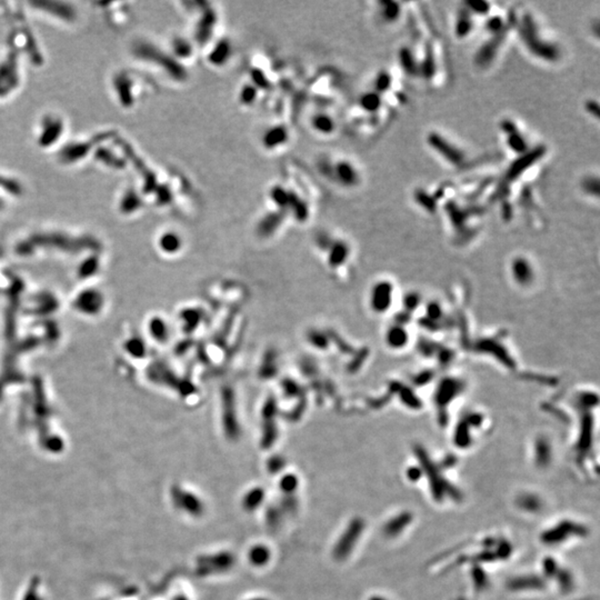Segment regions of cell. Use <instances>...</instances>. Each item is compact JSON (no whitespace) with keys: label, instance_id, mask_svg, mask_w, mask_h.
<instances>
[{"label":"cell","instance_id":"obj_8","mask_svg":"<svg viewBox=\"0 0 600 600\" xmlns=\"http://www.w3.org/2000/svg\"><path fill=\"white\" fill-rule=\"evenodd\" d=\"M474 27V22L473 19H471V12L467 9L461 11V14L459 15V17L457 18L456 22V26H455V34L458 37V38H463V37H467L470 31L473 30Z\"/></svg>","mask_w":600,"mask_h":600},{"label":"cell","instance_id":"obj_15","mask_svg":"<svg viewBox=\"0 0 600 600\" xmlns=\"http://www.w3.org/2000/svg\"><path fill=\"white\" fill-rule=\"evenodd\" d=\"M362 108L367 111H376L380 108L382 105V98L378 94H367L361 99Z\"/></svg>","mask_w":600,"mask_h":600},{"label":"cell","instance_id":"obj_7","mask_svg":"<svg viewBox=\"0 0 600 600\" xmlns=\"http://www.w3.org/2000/svg\"><path fill=\"white\" fill-rule=\"evenodd\" d=\"M504 32H500L498 35H495L492 38L486 43L483 46L480 48V50L478 51L477 55V63L481 66H486L490 63L492 60V58L496 56V53H497L498 48L500 46V44L503 43L504 39Z\"/></svg>","mask_w":600,"mask_h":600},{"label":"cell","instance_id":"obj_25","mask_svg":"<svg viewBox=\"0 0 600 600\" xmlns=\"http://www.w3.org/2000/svg\"><path fill=\"white\" fill-rule=\"evenodd\" d=\"M250 600H266V599H260V598H258V599H250Z\"/></svg>","mask_w":600,"mask_h":600},{"label":"cell","instance_id":"obj_18","mask_svg":"<svg viewBox=\"0 0 600 600\" xmlns=\"http://www.w3.org/2000/svg\"><path fill=\"white\" fill-rule=\"evenodd\" d=\"M467 9L477 15H486L489 12V3L485 1H468L466 2Z\"/></svg>","mask_w":600,"mask_h":600},{"label":"cell","instance_id":"obj_10","mask_svg":"<svg viewBox=\"0 0 600 600\" xmlns=\"http://www.w3.org/2000/svg\"><path fill=\"white\" fill-rule=\"evenodd\" d=\"M399 60L401 67L409 74H416L419 72V65L416 63L415 56L411 50L407 47H404L399 52Z\"/></svg>","mask_w":600,"mask_h":600},{"label":"cell","instance_id":"obj_14","mask_svg":"<svg viewBox=\"0 0 600 600\" xmlns=\"http://www.w3.org/2000/svg\"><path fill=\"white\" fill-rule=\"evenodd\" d=\"M382 15L383 18L386 20L387 23H394L396 22L398 17L400 16V5L398 2H394V1H387V2H382Z\"/></svg>","mask_w":600,"mask_h":600},{"label":"cell","instance_id":"obj_5","mask_svg":"<svg viewBox=\"0 0 600 600\" xmlns=\"http://www.w3.org/2000/svg\"><path fill=\"white\" fill-rule=\"evenodd\" d=\"M173 500L178 507L183 509L184 511L192 515L194 517H199L204 512V504L201 500L198 499L193 494L180 488H175L173 490Z\"/></svg>","mask_w":600,"mask_h":600},{"label":"cell","instance_id":"obj_3","mask_svg":"<svg viewBox=\"0 0 600 600\" xmlns=\"http://www.w3.org/2000/svg\"><path fill=\"white\" fill-rule=\"evenodd\" d=\"M363 523L360 519H355L350 523L346 531L339 538L337 545L334 548V556L336 559L341 560L348 556L354 546L356 545L358 537L362 531Z\"/></svg>","mask_w":600,"mask_h":600},{"label":"cell","instance_id":"obj_20","mask_svg":"<svg viewBox=\"0 0 600 600\" xmlns=\"http://www.w3.org/2000/svg\"><path fill=\"white\" fill-rule=\"evenodd\" d=\"M583 189L589 193H595L596 196L599 194V180L598 178H588L583 183Z\"/></svg>","mask_w":600,"mask_h":600},{"label":"cell","instance_id":"obj_24","mask_svg":"<svg viewBox=\"0 0 600 600\" xmlns=\"http://www.w3.org/2000/svg\"><path fill=\"white\" fill-rule=\"evenodd\" d=\"M427 197H428V194H426L425 192H421V194H419V196H417V198H418V201H419L421 205H424V204H425V200L427 199ZM433 206H434V202H433L432 198V199H429V201L427 202V208L432 209Z\"/></svg>","mask_w":600,"mask_h":600},{"label":"cell","instance_id":"obj_9","mask_svg":"<svg viewBox=\"0 0 600 600\" xmlns=\"http://www.w3.org/2000/svg\"><path fill=\"white\" fill-rule=\"evenodd\" d=\"M507 144L508 147L515 151L516 154L523 155L529 150V146L527 144L526 138L521 135L519 129L510 132L507 135Z\"/></svg>","mask_w":600,"mask_h":600},{"label":"cell","instance_id":"obj_21","mask_svg":"<svg viewBox=\"0 0 600 600\" xmlns=\"http://www.w3.org/2000/svg\"><path fill=\"white\" fill-rule=\"evenodd\" d=\"M180 246V241L176 236H170V237L164 238V248L170 252H175L178 250Z\"/></svg>","mask_w":600,"mask_h":600},{"label":"cell","instance_id":"obj_13","mask_svg":"<svg viewBox=\"0 0 600 600\" xmlns=\"http://www.w3.org/2000/svg\"><path fill=\"white\" fill-rule=\"evenodd\" d=\"M339 179L346 185H355L358 181V173L348 163L339 164L337 168Z\"/></svg>","mask_w":600,"mask_h":600},{"label":"cell","instance_id":"obj_1","mask_svg":"<svg viewBox=\"0 0 600 600\" xmlns=\"http://www.w3.org/2000/svg\"><path fill=\"white\" fill-rule=\"evenodd\" d=\"M520 28L521 38H523L525 45L533 55L549 61L558 59V57L560 55L559 49L553 44L540 38L536 24L533 23V19L530 15L525 16Z\"/></svg>","mask_w":600,"mask_h":600},{"label":"cell","instance_id":"obj_6","mask_svg":"<svg viewBox=\"0 0 600 600\" xmlns=\"http://www.w3.org/2000/svg\"><path fill=\"white\" fill-rule=\"evenodd\" d=\"M544 152L545 151L543 148H536L532 149V150H528L527 152H525V154L521 155L518 160L515 161V163L511 165L507 172V177L511 180L515 179L516 177H518L526 170V168L530 167L531 165L535 164L536 161L544 155Z\"/></svg>","mask_w":600,"mask_h":600},{"label":"cell","instance_id":"obj_22","mask_svg":"<svg viewBox=\"0 0 600 600\" xmlns=\"http://www.w3.org/2000/svg\"><path fill=\"white\" fill-rule=\"evenodd\" d=\"M284 466H285V461L280 457L271 458L270 460H269V462H268V469H269V471H270L271 474L278 473L279 470L283 469Z\"/></svg>","mask_w":600,"mask_h":600},{"label":"cell","instance_id":"obj_16","mask_svg":"<svg viewBox=\"0 0 600 600\" xmlns=\"http://www.w3.org/2000/svg\"><path fill=\"white\" fill-rule=\"evenodd\" d=\"M392 84V79L391 76L386 72H380L377 76V79L375 81V87L376 90H377L378 93H384L387 92L390 88V86Z\"/></svg>","mask_w":600,"mask_h":600},{"label":"cell","instance_id":"obj_11","mask_svg":"<svg viewBox=\"0 0 600 600\" xmlns=\"http://www.w3.org/2000/svg\"><path fill=\"white\" fill-rule=\"evenodd\" d=\"M264 496V492L262 488H254V489H251L249 492H247V495L243 497V509H246L247 511H252L255 510V509H257L259 504L263 503Z\"/></svg>","mask_w":600,"mask_h":600},{"label":"cell","instance_id":"obj_2","mask_svg":"<svg viewBox=\"0 0 600 600\" xmlns=\"http://www.w3.org/2000/svg\"><path fill=\"white\" fill-rule=\"evenodd\" d=\"M427 142L433 150H436L442 158H445L450 164L459 165L465 159V155L460 149L437 132H430Z\"/></svg>","mask_w":600,"mask_h":600},{"label":"cell","instance_id":"obj_17","mask_svg":"<svg viewBox=\"0 0 600 600\" xmlns=\"http://www.w3.org/2000/svg\"><path fill=\"white\" fill-rule=\"evenodd\" d=\"M279 486L283 491L287 492V494H291L298 486V479L293 475H286L281 478Z\"/></svg>","mask_w":600,"mask_h":600},{"label":"cell","instance_id":"obj_12","mask_svg":"<svg viewBox=\"0 0 600 600\" xmlns=\"http://www.w3.org/2000/svg\"><path fill=\"white\" fill-rule=\"evenodd\" d=\"M270 559V552L267 547L263 545H257L252 547L249 552V560L254 566H264Z\"/></svg>","mask_w":600,"mask_h":600},{"label":"cell","instance_id":"obj_4","mask_svg":"<svg viewBox=\"0 0 600 600\" xmlns=\"http://www.w3.org/2000/svg\"><path fill=\"white\" fill-rule=\"evenodd\" d=\"M234 565V556L229 552H219L202 556L198 559V573L202 576L228 570Z\"/></svg>","mask_w":600,"mask_h":600},{"label":"cell","instance_id":"obj_19","mask_svg":"<svg viewBox=\"0 0 600 600\" xmlns=\"http://www.w3.org/2000/svg\"><path fill=\"white\" fill-rule=\"evenodd\" d=\"M486 28H487V30L489 31L492 36L498 35V34H500V32H503L504 29V20L500 18V17L491 18V19H489L487 22Z\"/></svg>","mask_w":600,"mask_h":600},{"label":"cell","instance_id":"obj_23","mask_svg":"<svg viewBox=\"0 0 600 600\" xmlns=\"http://www.w3.org/2000/svg\"><path fill=\"white\" fill-rule=\"evenodd\" d=\"M586 109H587V111H588L589 114H591V116H594V117H596V118L599 117V106H598V103L596 102V101L590 100V101L587 102L586 103Z\"/></svg>","mask_w":600,"mask_h":600}]
</instances>
